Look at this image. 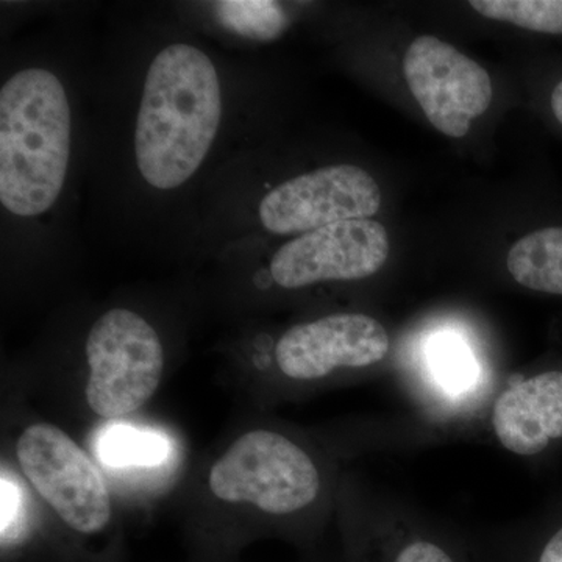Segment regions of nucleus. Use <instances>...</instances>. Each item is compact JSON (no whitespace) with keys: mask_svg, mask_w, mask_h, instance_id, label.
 <instances>
[{"mask_svg":"<svg viewBox=\"0 0 562 562\" xmlns=\"http://www.w3.org/2000/svg\"><path fill=\"white\" fill-rule=\"evenodd\" d=\"M380 206L382 191L371 173L358 166L338 165L273 188L258 214L273 235H305L336 222L371 220Z\"/></svg>","mask_w":562,"mask_h":562,"instance_id":"nucleus-6","label":"nucleus"},{"mask_svg":"<svg viewBox=\"0 0 562 562\" xmlns=\"http://www.w3.org/2000/svg\"><path fill=\"white\" fill-rule=\"evenodd\" d=\"M214 11L225 29L250 40L279 38L290 24L280 3L269 0H224L214 3Z\"/></svg>","mask_w":562,"mask_h":562,"instance_id":"nucleus-13","label":"nucleus"},{"mask_svg":"<svg viewBox=\"0 0 562 562\" xmlns=\"http://www.w3.org/2000/svg\"><path fill=\"white\" fill-rule=\"evenodd\" d=\"M380 562H462L460 554L447 542L427 536H414L401 542H391Z\"/></svg>","mask_w":562,"mask_h":562,"instance_id":"nucleus-16","label":"nucleus"},{"mask_svg":"<svg viewBox=\"0 0 562 562\" xmlns=\"http://www.w3.org/2000/svg\"><path fill=\"white\" fill-rule=\"evenodd\" d=\"M492 427L508 452L532 457L562 438V372L513 383L492 412Z\"/></svg>","mask_w":562,"mask_h":562,"instance_id":"nucleus-10","label":"nucleus"},{"mask_svg":"<svg viewBox=\"0 0 562 562\" xmlns=\"http://www.w3.org/2000/svg\"><path fill=\"white\" fill-rule=\"evenodd\" d=\"M209 486L222 502L288 516L316 501L321 475L312 457L286 436L255 430L239 436L214 462Z\"/></svg>","mask_w":562,"mask_h":562,"instance_id":"nucleus-3","label":"nucleus"},{"mask_svg":"<svg viewBox=\"0 0 562 562\" xmlns=\"http://www.w3.org/2000/svg\"><path fill=\"white\" fill-rule=\"evenodd\" d=\"M430 364L436 380L450 392L468 391L479 373L469 347L452 335L439 336L431 342Z\"/></svg>","mask_w":562,"mask_h":562,"instance_id":"nucleus-15","label":"nucleus"},{"mask_svg":"<svg viewBox=\"0 0 562 562\" xmlns=\"http://www.w3.org/2000/svg\"><path fill=\"white\" fill-rule=\"evenodd\" d=\"M2 541L14 531V525L18 520V508H20V491L10 480L2 476Z\"/></svg>","mask_w":562,"mask_h":562,"instance_id":"nucleus-17","label":"nucleus"},{"mask_svg":"<svg viewBox=\"0 0 562 562\" xmlns=\"http://www.w3.org/2000/svg\"><path fill=\"white\" fill-rule=\"evenodd\" d=\"M16 454L25 479L70 530L91 536L110 524L102 473L60 428L31 425L18 439Z\"/></svg>","mask_w":562,"mask_h":562,"instance_id":"nucleus-5","label":"nucleus"},{"mask_svg":"<svg viewBox=\"0 0 562 562\" xmlns=\"http://www.w3.org/2000/svg\"><path fill=\"white\" fill-rule=\"evenodd\" d=\"M506 266L520 286L562 295V228H543L524 236L508 251Z\"/></svg>","mask_w":562,"mask_h":562,"instance_id":"nucleus-11","label":"nucleus"},{"mask_svg":"<svg viewBox=\"0 0 562 562\" xmlns=\"http://www.w3.org/2000/svg\"><path fill=\"white\" fill-rule=\"evenodd\" d=\"M403 70L427 120L450 138L468 135L472 122L490 109V74L452 44L419 36L406 50Z\"/></svg>","mask_w":562,"mask_h":562,"instance_id":"nucleus-7","label":"nucleus"},{"mask_svg":"<svg viewBox=\"0 0 562 562\" xmlns=\"http://www.w3.org/2000/svg\"><path fill=\"white\" fill-rule=\"evenodd\" d=\"M98 454L113 469L154 468L169 454V442L157 431L114 425L98 439Z\"/></svg>","mask_w":562,"mask_h":562,"instance_id":"nucleus-12","label":"nucleus"},{"mask_svg":"<svg viewBox=\"0 0 562 562\" xmlns=\"http://www.w3.org/2000/svg\"><path fill=\"white\" fill-rule=\"evenodd\" d=\"M70 110L46 69L14 74L0 91V202L21 217L57 202L68 173Z\"/></svg>","mask_w":562,"mask_h":562,"instance_id":"nucleus-2","label":"nucleus"},{"mask_svg":"<svg viewBox=\"0 0 562 562\" xmlns=\"http://www.w3.org/2000/svg\"><path fill=\"white\" fill-rule=\"evenodd\" d=\"M550 102H552L554 117H557L562 125V80L554 87Z\"/></svg>","mask_w":562,"mask_h":562,"instance_id":"nucleus-18","label":"nucleus"},{"mask_svg":"<svg viewBox=\"0 0 562 562\" xmlns=\"http://www.w3.org/2000/svg\"><path fill=\"white\" fill-rule=\"evenodd\" d=\"M390 250V236L380 222H336L281 246L273 255L271 276L286 290L368 279L383 268Z\"/></svg>","mask_w":562,"mask_h":562,"instance_id":"nucleus-8","label":"nucleus"},{"mask_svg":"<svg viewBox=\"0 0 562 562\" xmlns=\"http://www.w3.org/2000/svg\"><path fill=\"white\" fill-rule=\"evenodd\" d=\"M471 7L487 20L562 35V0H472Z\"/></svg>","mask_w":562,"mask_h":562,"instance_id":"nucleus-14","label":"nucleus"},{"mask_svg":"<svg viewBox=\"0 0 562 562\" xmlns=\"http://www.w3.org/2000/svg\"><path fill=\"white\" fill-rule=\"evenodd\" d=\"M90 379L88 406L103 419L143 408L160 386L165 350L154 327L139 314L110 310L92 325L85 344Z\"/></svg>","mask_w":562,"mask_h":562,"instance_id":"nucleus-4","label":"nucleus"},{"mask_svg":"<svg viewBox=\"0 0 562 562\" xmlns=\"http://www.w3.org/2000/svg\"><path fill=\"white\" fill-rule=\"evenodd\" d=\"M222 116L221 83L210 58L190 44H172L151 61L136 121L140 176L173 190L201 168Z\"/></svg>","mask_w":562,"mask_h":562,"instance_id":"nucleus-1","label":"nucleus"},{"mask_svg":"<svg viewBox=\"0 0 562 562\" xmlns=\"http://www.w3.org/2000/svg\"><path fill=\"white\" fill-rule=\"evenodd\" d=\"M390 349V335L379 321L366 314H333L284 333L276 361L288 379L312 382L336 369L369 368L383 361Z\"/></svg>","mask_w":562,"mask_h":562,"instance_id":"nucleus-9","label":"nucleus"}]
</instances>
